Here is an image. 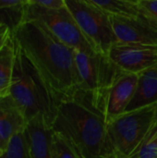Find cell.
Here are the masks:
<instances>
[{"mask_svg":"<svg viewBox=\"0 0 157 158\" xmlns=\"http://www.w3.org/2000/svg\"><path fill=\"white\" fill-rule=\"evenodd\" d=\"M11 36L59 103L80 88L75 50L35 20L23 21Z\"/></svg>","mask_w":157,"mask_h":158,"instance_id":"cell-1","label":"cell"},{"mask_svg":"<svg viewBox=\"0 0 157 158\" xmlns=\"http://www.w3.org/2000/svg\"><path fill=\"white\" fill-rule=\"evenodd\" d=\"M104 96L78 89L58 103L52 130L79 158H111Z\"/></svg>","mask_w":157,"mask_h":158,"instance_id":"cell-2","label":"cell"},{"mask_svg":"<svg viewBox=\"0 0 157 158\" xmlns=\"http://www.w3.org/2000/svg\"><path fill=\"white\" fill-rule=\"evenodd\" d=\"M9 95L22 112L27 122L37 116H42L52 127L58 103L17 43L16 61Z\"/></svg>","mask_w":157,"mask_h":158,"instance_id":"cell-3","label":"cell"},{"mask_svg":"<svg viewBox=\"0 0 157 158\" xmlns=\"http://www.w3.org/2000/svg\"><path fill=\"white\" fill-rule=\"evenodd\" d=\"M157 119V103L125 112L107 124L111 158H128L144 139Z\"/></svg>","mask_w":157,"mask_h":158,"instance_id":"cell-4","label":"cell"},{"mask_svg":"<svg viewBox=\"0 0 157 158\" xmlns=\"http://www.w3.org/2000/svg\"><path fill=\"white\" fill-rule=\"evenodd\" d=\"M35 20L43 25L53 35L75 51L93 54L96 51L88 42L72 14L67 7L46 9L32 0H26L23 21Z\"/></svg>","mask_w":157,"mask_h":158,"instance_id":"cell-5","label":"cell"},{"mask_svg":"<svg viewBox=\"0 0 157 158\" xmlns=\"http://www.w3.org/2000/svg\"><path fill=\"white\" fill-rule=\"evenodd\" d=\"M81 31L96 52L108 55L118 43L110 17L91 3L90 0H65Z\"/></svg>","mask_w":157,"mask_h":158,"instance_id":"cell-6","label":"cell"},{"mask_svg":"<svg viewBox=\"0 0 157 158\" xmlns=\"http://www.w3.org/2000/svg\"><path fill=\"white\" fill-rule=\"evenodd\" d=\"M75 60L81 81L79 89L91 92L96 96H104L125 73L108 55L103 53L76 51Z\"/></svg>","mask_w":157,"mask_h":158,"instance_id":"cell-7","label":"cell"},{"mask_svg":"<svg viewBox=\"0 0 157 158\" xmlns=\"http://www.w3.org/2000/svg\"><path fill=\"white\" fill-rule=\"evenodd\" d=\"M108 56L124 72L140 74L157 67L156 44L116 43Z\"/></svg>","mask_w":157,"mask_h":158,"instance_id":"cell-8","label":"cell"},{"mask_svg":"<svg viewBox=\"0 0 157 158\" xmlns=\"http://www.w3.org/2000/svg\"><path fill=\"white\" fill-rule=\"evenodd\" d=\"M110 21L118 42L157 45V27L143 18L110 17Z\"/></svg>","mask_w":157,"mask_h":158,"instance_id":"cell-9","label":"cell"},{"mask_svg":"<svg viewBox=\"0 0 157 158\" xmlns=\"http://www.w3.org/2000/svg\"><path fill=\"white\" fill-rule=\"evenodd\" d=\"M138 80V74L125 72L106 92L104 99L107 124L127 111L135 94Z\"/></svg>","mask_w":157,"mask_h":158,"instance_id":"cell-10","label":"cell"},{"mask_svg":"<svg viewBox=\"0 0 157 158\" xmlns=\"http://www.w3.org/2000/svg\"><path fill=\"white\" fill-rule=\"evenodd\" d=\"M23 133L28 158H53V130L43 117L37 116L27 122Z\"/></svg>","mask_w":157,"mask_h":158,"instance_id":"cell-11","label":"cell"},{"mask_svg":"<svg viewBox=\"0 0 157 158\" xmlns=\"http://www.w3.org/2000/svg\"><path fill=\"white\" fill-rule=\"evenodd\" d=\"M27 121L8 94L0 97V148L4 152L10 140L17 134L24 131Z\"/></svg>","mask_w":157,"mask_h":158,"instance_id":"cell-12","label":"cell"},{"mask_svg":"<svg viewBox=\"0 0 157 158\" xmlns=\"http://www.w3.org/2000/svg\"><path fill=\"white\" fill-rule=\"evenodd\" d=\"M157 103V67L139 74L135 94L126 112L134 111Z\"/></svg>","mask_w":157,"mask_h":158,"instance_id":"cell-13","label":"cell"},{"mask_svg":"<svg viewBox=\"0 0 157 158\" xmlns=\"http://www.w3.org/2000/svg\"><path fill=\"white\" fill-rule=\"evenodd\" d=\"M16 61V43L12 36L0 50V97L9 94Z\"/></svg>","mask_w":157,"mask_h":158,"instance_id":"cell-14","label":"cell"},{"mask_svg":"<svg viewBox=\"0 0 157 158\" xmlns=\"http://www.w3.org/2000/svg\"><path fill=\"white\" fill-rule=\"evenodd\" d=\"M93 5L106 13L109 17L138 18L140 17L137 0H90Z\"/></svg>","mask_w":157,"mask_h":158,"instance_id":"cell-15","label":"cell"},{"mask_svg":"<svg viewBox=\"0 0 157 158\" xmlns=\"http://www.w3.org/2000/svg\"><path fill=\"white\" fill-rule=\"evenodd\" d=\"M26 0H0V24L13 31L23 22Z\"/></svg>","mask_w":157,"mask_h":158,"instance_id":"cell-16","label":"cell"},{"mask_svg":"<svg viewBox=\"0 0 157 158\" xmlns=\"http://www.w3.org/2000/svg\"><path fill=\"white\" fill-rule=\"evenodd\" d=\"M128 158H157V119L139 146Z\"/></svg>","mask_w":157,"mask_h":158,"instance_id":"cell-17","label":"cell"},{"mask_svg":"<svg viewBox=\"0 0 157 158\" xmlns=\"http://www.w3.org/2000/svg\"><path fill=\"white\" fill-rule=\"evenodd\" d=\"M23 132L15 135L10 140L7 147L0 156V158H28Z\"/></svg>","mask_w":157,"mask_h":158,"instance_id":"cell-18","label":"cell"},{"mask_svg":"<svg viewBox=\"0 0 157 158\" xmlns=\"http://www.w3.org/2000/svg\"><path fill=\"white\" fill-rule=\"evenodd\" d=\"M52 157L79 158L70 144L59 134L53 131L52 136Z\"/></svg>","mask_w":157,"mask_h":158,"instance_id":"cell-19","label":"cell"},{"mask_svg":"<svg viewBox=\"0 0 157 158\" xmlns=\"http://www.w3.org/2000/svg\"><path fill=\"white\" fill-rule=\"evenodd\" d=\"M140 17L157 27V0H137Z\"/></svg>","mask_w":157,"mask_h":158,"instance_id":"cell-20","label":"cell"},{"mask_svg":"<svg viewBox=\"0 0 157 158\" xmlns=\"http://www.w3.org/2000/svg\"><path fill=\"white\" fill-rule=\"evenodd\" d=\"M32 2L46 9H60L66 6L65 0H32Z\"/></svg>","mask_w":157,"mask_h":158,"instance_id":"cell-21","label":"cell"},{"mask_svg":"<svg viewBox=\"0 0 157 158\" xmlns=\"http://www.w3.org/2000/svg\"><path fill=\"white\" fill-rule=\"evenodd\" d=\"M11 36V31L5 24H0V50Z\"/></svg>","mask_w":157,"mask_h":158,"instance_id":"cell-22","label":"cell"},{"mask_svg":"<svg viewBox=\"0 0 157 158\" xmlns=\"http://www.w3.org/2000/svg\"><path fill=\"white\" fill-rule=\"evenodd\" d=\"M2 153H3V151H2V150H1V148H0V156L2 155Z\"/></svg>","mask_w":157,"mask_h":158,"instance_id":"cell-23","label":"cell"}]
</instances>
